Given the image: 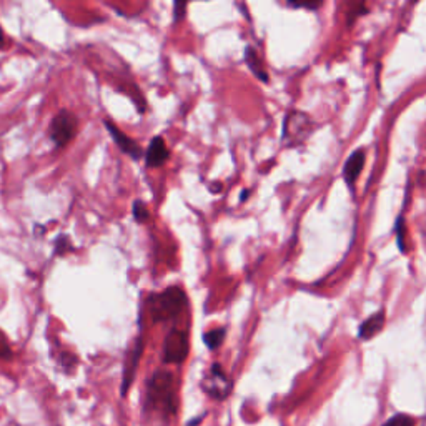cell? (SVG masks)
<instances>
[{
  "label": "cell",
  "instance_id": "1",
  "mask_svg": "<svg viewBox=\"0 0 426 426\" xmlns=\"http://www.w3.org/2000/svg\"><path fill=\"white\" fill-rule=\"evenodd\" d=\"M178 395L175 375L169 370H157L147 379L143 411L152 415H160L164 420L175 418L178 413Z\"/></svg>",
  "mask_w": 426,
  "mask_h": 426
},
{
  "label": "cell",
  "instance_id": "2",
  "mask_svg": "<svg viewBox=\"0 0 426 426\" xmlns=\"http://www.w3.org/2000/svg\"><path fill=\"white\" fill-rule=\"evenodd\" d=\"M147 308L154 323L172 322L187 308V295L180 286H169L160 293L148 296Z\"/></svg>",
  "mask_w": 426,
  "mask_h": 426
},
{
  "label": "cell",
  "instance_id": "3",
  "mask_svg": "<svg viewBox=\"0 0 426 426\" xmlns=\"http://www.w3.org/2000/svg\"><path fill=\"white\" fill-rule=\"evenodd\" d=\"M190 351L188 333L187 330L172 328L166 333L164 340V348H162V361L165 365H182L187 360Z\"/></svg>",
  "mask_w": 426,
  "mask_h": 426
},
{
  "label": "cell",
  "instance_id": "4",
  "mask_svg": "<svg viewBox=\"0 0 426 426\" xmlns=\"http://www.w3.org/2000/svg\"><path fill=\"white\" fill-rule=\"evenodd\" d=\"M78 130V118L71 110H60L49 125V137L59 148L72 142Z\"/></svg>",
  "mask_w": 426,
  "mask_h": 426
},
{
  "label": "cell",
  "instance_id": "5",
  "mask_svg": "<svg viewBox=\"0 0 426 426\" xmlns=\"http://www.w3.org/2000/svg\"><path fill=\"white\" fill-rule=\"evenodd\" d=\"M231 388H233V383L220 363H213L202 379V390L217 401L226 400L230 396Z\"/></svg>",
  "mask_w": 426,
  "mask_h": 426
},
{
  "label": "cell",
  "instance_id": "6",
  "mask_svg": "<svg viewBox=\"0 0 426 426\" xmlns=\"http://www.w3.org/2000/svg\"><path fill=\"white\" fill-rule=\"evenodd\" d=\"M310 127H312V120L308 115L302 112H290L288 117L285 118L284 140L290 145L302 142L308 135Z\"/></svg>",
  "mask_w": 426,
  "mask_h": 426
},
{
  "label": "cell",
  "instance_id": "7",
  "mask_svg": "<svg viewBox=\"0 0 426 426\" xmlns=\"http://www.w3.org/2000/svg\"><path fill=\"white\" fill-rule=\"evenodd\" d=\"M142 353H143V336L140 335L135 340V343H133L132 350L128 351L127 361H125L122 387H120V396H122V398H125L128 395V390H130L133 379H135L138 361H140V358H142Z\"/></svg>",
  "mask_w": 426,
  "mask_h": 426
},
{
  "label": "cell",
  "instance_id": "8",
  "mask_svg": "<svg viewBox=\"0 0 426 426\" xmlns=\"http://www.w3.org/2000/svg\"><path fill=\"white\" fill-rule=\"evenodd\" d=\"M105 127H107V130H109L110 137L114 138V142L117 143V147L123 152L125 155H128L133 160H140L142 159V155H143L142 147L138 145V143L133 140V138L128 137L127 133H123L122 130H120V128L112 122V120L107 118L105 120Z\"/></svg>",
  "mask_w": 426,
  "mask_h": 426
},
{
  "label": "cell",
  "instance_id": "9",
  "mask_svg": "<svg viewBox=\"0 0 426 426\" xmlns=\"http://www.w3.org/2000/svg\"><path fill=\"white\" fill-rule=\"evenodd\" d=\"M170 159V150L166 147L164 137H154L145 150V164L150 169H160Z\"/></svg>",
  "mask_w": 426,
  "mask_h": 426
},
{
  "label": "cell",
  "instance_id": "10",
  "mask_svg": "<svg viewBox=\"0 0 426 426\" xmlns=\"http://www.w3.org/2000/svg\"><path fill=\"white\" fill-rule=\"evenodd\" d=\"M363 166H365V152L356 150L355 154H351V157L346 160V164H345L343 177L346 180V183L353 185L356 182V178L360 177Z\"/></svg>",
  "mask_w": 426,
  "mask_h": 426
},
{
  "label": "cell",
  "instance_id": "11",
  "mask_svg": "<svg viewBox=\"0 0 426 426\" xmlns=\"http://www.w3.org/2000/svg\"><path fill=\"white\" fill-rule=\"evenodd\" d=\"M383 325H385V313L378 312L372 315L368 320H365L363 325L360 327L358 335L361 340H368V338L377 335V333L383 328Z\"/></svg>",
  "mask_w": 426,
  "mask_h": 426
},
{
  "label": "cell",
  "instance_id": "12",
  "mask_svg": "<svg viewBox=\"0 0 426 426\" xmlns=\"http://www.w3.org/2000/svg\"><path fill=\"white\" fill-rule=\"evenodd\" d=\"M245 60H247V66L250 67V71H252L255 75L260 78L262 82H268V73L265 71V67H263L260 57H258L257 50H255L253 47L245 49Z\"/></svg>",
  "mask_w": 426,
  "mask_h": 426
},
{
  "label": "cell",
  "instance_id": "13",
  "mask_svg": "<svg viewBox=\"0 0 426 426\" xmlns=\"http://www.w3.org/2000/svg\"><path fill=\"white\" fill-rule=\"evenodd\" d=\"M225 335H226L225 328H215V330L208 331V333H205V335H203V341H205L208 350L215 351L221 343H224Z\"/></svg>",
  "mask_w": 426,
  "mask_h": 426
},
{
  "label": "cell",
  "instance_id": "14",
  "mask_svg": "<svg viewBox=\"0 0 426 426\" xmlns=\"http://www.w3.org/2000/svg\"><path fill=\"white\" fill-rule=\"evenodd\" d=\"M132 213H133V219H135L137 221H140V224H147V221H150V219H152L150 210H148L147 203L143 200L133 202Z\"/></svg>",
  "mask_w": 426,
  "mask_h": 426
},
{
  "label": "cell",
  "instance_id": "15",
  "mask_svg": "<svg viewBox=\"0 0 426 426\" xmlns=\"http://www.w3.org/2000/svg\"><path fill=\"white\" fill-rule=\"evenodd\" d=\"M13 358V350L11 343H8V338L6 333L0 330V360H12Z\"/></svg>",
  "mask_w": 426,
  "mask_h": 426
},
{
  "label": "cell",
  "instance_id": "16",
  "mask_svg": "<svg viewBox=\"0 0 426 426\" xmlns=\"http://www.w3.org/2000/svg\"><path fill=\"white\" fill-rule=\"evenodd\" d=\"M383 426H415V418L410 415H395Z\"/></svg>",
  "mask_w": 426,
  "mask_h": 426
},
{
  "label": "cell",
  "instance_id": "17",
  "mask_svg": "<svg viewBox=\"0 0 426 426\" xmlns=\"http://www.w3.org/2000/svg\"><path fill=\"white\" fill-rule=\"evenodd\" d=\"M71 250H72V243L67 235H62V237L57 238V242H55V253L66 255L67 252H71Z\"/></svg>",
  "mask_w": 426,
  "mask_h": 426
},
{
  "label": "cell",
  "instance_id": "18",
  "mask_svg": "<svg viewBox=\"0 0 426 426\" xmlns=\"http://www.w3.org/2000/svg\"><path fill=\"white\" fill-rule=\"evenodd\" d=\"M60 363H62V367L66 368V372H72V368H75V363H77V358L73 356L72 353H62V356H60Z\"/></svg>",
  "mask_w": 426,
  "mask_h": 426
},
{
  "label": "cell",
  "instance_id": "19",
  "mask_svg": "<svg viewBox=\"0 0 426 426\" xmlns=\"http://www.w3.org/2000/svg\"><path fill=\"white\" fill-rule=\"evenodd\" d=\"M185 12H187V2H175L174 4V20L175 22L183 20Z\"/></svg>",
  "mask_w": 426,
  "mask_h": 426
},
{
  "label": "cell",
  "instance_id": "20",
  "mask_svg": "<svg viewBox=\"0 0 426 426\" xmlns=\"http://www.w3.org/2000/svg\"><path fill=\"white\" fill-rule=\"evenodd\" d=\"M203 418H205V415H200V416H197V418H193V420H190L187 425L185 426H198L203 421Z\"/></svg>",
  "mask_w": 426,
  "mask_h": 426
},
{
  "label": "cell",
  "instance_id": "21",
  "mask_svg": "<svg viewBox=\"0 0 426 426\" xmlns=\"http://www.w3.org/2000/svg\"><path fill=\"white\" fill-rule=\"evenodd\" d=\"M7 47V39H6V34H4L2 27H0V50H4Z\"/></svg>",
  "mask_w": 426,
  "mask_h": 426
},
{
  "label": "cell",
  "instance_id": "22",
  "mask_svg": "<svg viewBox=\"0 0 426 426\" xmlns=\"http://www.w3.org/2000/svg\"><path fill=\"white\" fill-rule=\"evenodd\" d=\"M210 190L212 192H219V190H221V183H213V187Z\"/></svg>",
  "mask_w": 426,
  "mask_h": 426
},
{
  "label": "cell",
  "instance_id": "23",
  "mask_svg": "<svg viewBox=\"0 0 426 426\" xmlns=\"http://www.w3.org/2000/svg\"><path fill=\"white\" fill-rule=\"evenodd\" d=\"M248 195H250V192H248V190H245V192H242V197H240V200H242V202H243V200H245V198H247Z\"/></svg>",
  "mask_w": 426,
  "mask_h": 426
}]
</instances>
